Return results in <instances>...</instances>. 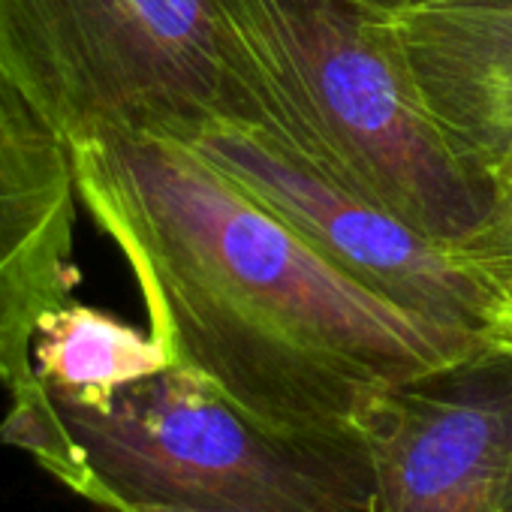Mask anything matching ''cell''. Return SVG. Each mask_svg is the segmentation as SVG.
<instances>
[{
  "label": "cell",
  "instance_id": "obj_5",
  "mask_svg": "<svg viewBox=\"0 0 512 512\" xmlns=\"http://www.w3.org/2000/svg\"><path fill=\"white\" fill-rule=\"evenodd\" d=\"M178 139L356 284L440 326L500 341L494 296L449 241L335 184L253 124L217 121Z\"/></svg>",
  "mask_w": 512,
  "mask_h": 512
},
{
  "label": "cell",
  "instance_id": "obj_2",
  "mask_svg": "<svg viewBox=\"0 0 512 512\" xmlns=\"http://www.w3.org/2000/svg\"><path fill=\"white\" fill-rule=\"evenodd\" d=\"M214 13L253 127L440 241L479 223L491 187L434 130L386 0H214Z\"/></svg>",
  "mask_w": 512,
  "mask_h": 512
},
{
  "label": "cell",
  "instance_id": "obj_6",
  "mask_svg": "<svg viewBox=\"0 0 512 512\" xmlns=\"http://www.w3.org/2000/svg\"><path fill=\"white\" fill-rule=\"evenodd\" d=\"M371 512H512V344L374 395L359 416Z\"/></svg>",
  "mask_w": 512,
  "mask_h": 512
},
{
  "label": "cell",
  "instance_id": "obj_3",
  "mask_svg": "<svg viewBox=\"0 0 512 512\" xmlns=\"http://www.w3.org/2000/svg\"><path fill=\"white\" fill-rule=\"evenodd\" d=\"M0 440L73 494L115 512L142 503L205 512H371V467L272 434L184 365L88 407L37 380L10 395Z\"/></svg>",
  "mask_w": 512,
  "mask_h": 512
},
{
  "label": "cell",
  "instance_id": "obj_13",
  "mask_svg": "<svg viewBox=\"0 0 512 512\" xmlns=\"http://www.w3.org/2000/svg\"><path fill=\"white\" fill-rule=\"evenodd\" d=\"M491 4H512V0H491Z\"/></svg>",
  "mask_w": 512,
  "mask_h": 512
},
{
  "label": "cell",
  "instance_id": "obj_9",
  "mask_svg": "<svg viewBox=\"0 0 512 512\" xmlns=\"http://www.w3.org/2000/svg\"><path fill=\"white\" fill-rule=\"evenodd\" d=\"M172 365L163 341L115 314L64 302L40 317L31 341L34 380L73 404H106L121 389Z\"/></svg>",
  "mask_w": 512,
  "mask_h": 512
},
{
  "label": "cell",
  "instance_id": "obj_4",
  "mask_svg": "<svg viewBox=\"0 0 512 512\" xmlns=\"http://www.w3.org/2000/svg\"><path fill=\"white\" fill-rule=\"evenodd\" d=\"M0 67L67 145L253 121L214 0H0Z\"/></svg>",
  "mask_w": 512,
  "mask_h": 512
},
{
  "label": "cell",
  "instance_id": "obj_10",
  "mask_svg": "<svg viewBox=\"0 0 512 512\" xmlns=\"http://www.w3.org/2000/svg\"><path fill=\"white\" fill-rule=\"evenodd\" d=\"M449 244L494 296L503 320L500 341L512 344V169L491 181V199L479 223Z\"/></svg>",
  "mask_w": 512,
  "mask_h": 512
},
{
  "label": "cell",
  "instance_id": "obj_12",
  "mask_svg": "<svg viewBox=\"0 0 512 512\" xmlns=\"http://www.w3.org/2000/svg\"><path fill=\"white\" fill-rule=\"evenodd\" d=\"M389 7H401V4H413V0H386Z\"/></svg>",
  "mask_w": 512,
  "mask_h": 512
},
{
  "label": "cell",
  "instance_id": "obj_8",
  "mask_svg": "<svg viewBox=\"0 0 512 512\" xmlns=\"http://www.w3.org/2000/svg\"><path fill=\"white\" fill-rule=\"evenodd\" d=\"M392 13L434 130L491 187L512 169V4L413 0Z\"/></svg>",
  "mask_w": 512,
  "mask_h": 512
},
{
  "label": "cell",
  "instance_id": "obj_11",
  "mask_svg": "<svg viewBox=\"0 0 512 512\" xmlns=\"http://www.w3.org/2000/svg\"><path fill=\"white\" fill-rule=\"evenodd\" d=\"M115 512H205V509H190V506H166V503H142V506H127Z\"/></svg>",
  "mask_w": 512,
  "mask_h": 512
},
{
  "label": "cell",
  "instance_id": "obj_7",
  "mask_svg": "<svg viewBox=\"0 0 512 512\" xmlns=\"http://www.w3.org/2000/svg\"><path fill=\"white\" fill-rule=\"evenodd\" d=\"M76 169L64 136L0 67V386L34 383L43 314L73 299Z\"/></svg>",
  "mask_w": 512,
  "mask_h": 512
},
{
  "label": "cell",
  "instance_id": "obj_1",
  "mask_svg": "<svg viewBox=\"0 0 512 512\" xmlns=\"http://www.w3.org/2000/svg\"><path fill=\"white\" fill-rule=\"evenodd\" d=\"M70 154L172 365L272 434L368 458L374 395L491 341L356 284L178 136L112 130Z\"/></svg>",
  "mask_w": 512,
  "mask_h": 512
}]
</instances>
